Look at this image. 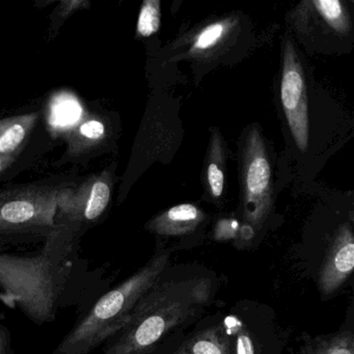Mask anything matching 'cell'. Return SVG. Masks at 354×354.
<instances>
[{
  "label": "cell",
  "instance_id": "obj_19",
  "mask_svg": "<svg viewBox=\"0 0 354 354\" xmlns=\"http://www.w3.org/2000/svg\"><path fill=\"white\" fill-rule=\"evenodd\" d=\"M227 24L225 21L215 22L205 28L194 39L192 51H205L216 46L227 32Z\"/></svg>",
  "mask_w": 354,
  "mask_h": 354
},
{
  "label": "cell",
  "instance_id": "obj_3",
  "mask_svg": "<svg viewBox=\"0 0 354 354\" xmlns=\"http://www.w3.org/2000/svg\"><path fill=\"white\" fill-rule=\"evenodd\" d=\"M171 252H157L131 277L101 296L51 354H90L125 327L142 296L169 267Z\"/></svg>",
  "mask_w": 354,
  "mask_h": 354
},
{
  "label": "cell",
  "instance_id": "obj_9",
  "mask_svg": "<svg viewBox=\"0 0 354 354\" xmlns=\"http://www.w3.org/2000/svg\"><path fill=\"white\" fill-rule=\"evenodd\" d=\"M354 267V236L351 225L345 223L327 250L319 274V289L323 295L335 294L352 273Z\"/></svg>",
  "mask_w": 354,
  "mask_h": 354
},
{
  "label": "cell",
  "instance_id": "obj_8",
  "mask_svg": "<svg viewBox=\"0 0 354 354\" xmlns=\"http://www.w3.org/2000/svg\"><path fill=\"white\" fill-rule=\"evenodd\" d=\"M111 136L109 115L97 109L84 111L65 132L67 147L53 165L61 167L66 165H86L109 151Z\"/></svg>",
  "mask_w": 354,
  "mask_h": 354
},
{
  "label": "cell",
  "instance_id": "obj_4",
  "mask_svg": "<svg viewBox=\"0 0 354 354\" xmlns=\"http://www.w3.org/2000/svg\"><path fill=\"white\" fill-rule=\"evenodd\" d=\"M76 183L74 176L57 175L0 189V246L46 241L57 230L59 196Z\"/></svg>",
  "mask_w": 354,
  "mask_h": 354
},
{
  "label": "cell",
  "instance_id": "obj_10",
  "mask_svg": "<svg viewBox=\"0 0 354 354\" xmlns=\"http://www.w3.org/2000/svg\"><path fill=\"white\" fill-rule=\"evenodd\" d=\"M46 132L43 109L0 119V155L21 152Z\"/></svg>",
  "mask_w": 354,
  "mask_h": 354
},
{
  "label": "cell",
  "instance_id": "obj_18",
  "mask_svg": "<svg viewBox=\"0 0 354 354\" xmlns=\"http://www.w3.org/2000/svg\"><path fill=\"white\" fill-rule=\"evenodd\" d=\"M160 26V3L158 0H146L138 15L136 32L142 38L152 36Z\"/></svg>",
  "mask_w": 354,
  "mask_h": 354
},
{
  "label": "cell",
  "instance_id": "obj_20",
  "mask_svg": "<svg viewBox=\"0 0 354 354\" xmlns=\"http://www.w3.org/2000/svg\"><path fill=\"white\" fill-rule=\"evenodd\" d=\"M0 354H15L11 330L0 322Z\"/></svg>",
  "mask_w": 354,
  "mask_h": 354
},
{
  "label": "cell",
  "instance_id": "obj_16",
  "mask_svg": "<svg viewBox=\"0 0 354 354\" xmlns=\"http://www.w3.org/2000/svg\"><path fill=\"white\" fill-rule=\"evenodd\" d=\"M317 11L324 21L335 32H345L349 28V22L345 10L337 0H317L314 1Z\"/></svg>",
  "mask_w": 354,
  "mask_h": 354
},
{
  "label": "cell",
  "instance_id": "obj_1",
  "mask_svg": "<svg viewBox=\"0 0 354 354\" xmlns=\"http://www.w3.org/2000/svg\"><path fill=\"white\" fill-rule=\"evenodd\" d=\"M217 289L213 273L167 267L142 296L125 327L105 343L103 354H154L165 337L204 314Z\"/></svg>",
  "mask_w": 354,
  "mask_h": 354
},
{
  "label": "cell",
  "instance_id": "obj_15",
  "mask_svg": "<svg viewBox=\"0 0 354 354\" xmlns=\"http://www.w3.org/2000/svg\"><path fill=\"white\" fill-rule=\"evenodd\" d=\"M223 150L218 136L215 134L211 140L209 151L208 167H207V180L213 198H219L223 194L225 185V175L223 171Z\"/></svg>",
  "mask_w": 354,
  "mask_h": 354
},
{
  "label": "cell",
  "instance_id": "obj_17",
  "mask_svg": "<svg viewBox=\"0 0 354 354\" xmlns=\"http://www.w3.org/2000/svg\"><path fill=\"white\" fill-rule=\"evenodd\" d=\"M92 3L88 0H62L50 15L49 37L51 40L57 36L65 22L76 12L90 9Z\"/></svg>",
  "mask_w": 354,
  "mask_h": 354
},
{
  "label": "cell",
  "instance_id": "obj_13",
  "mask_svg": "<svg viewBox=\"0 0 354 354\" xmlns=\"http://www.w3.org/2000/svg\"><path fill=\"white\" fill-rule=\"evenodd\" d=\"M55 140L51 133L43 134L21 152L12 155H0V184L11 181L22 171L37 165L39 160L53 148Z\"/></svg>",
  "mask_w": 354,
  "mask_h": 354
},
{
  "label": "cell",
  "instance_id": "obj_14",
  "mask_svg": "<svg viewBox=\"0 0 354 354\" xmlns=\"http://www.w3.org/2000/svg\"><path fill=\"white\" fill-rule=\"evenodd\" d=\"M306 354H354V335L352 329L320 337L313 342Z\"/></svg>",
  "mask_w": 354,
  "mask_h": 354
},
{
  "label": "cell",
  "instance_id": "obj_5",
  "mask_svg": "<svg viewBox=\"0 0 354 354\" xmlns=\"http://www.w3.org/2000/svg\"><path fill=\"white\" fill-rule=\"evenodd\" d=\"M115 169L111 165L66 188L57 202L55 225L68 227L80 238L99 225L111 202Z\"/></svg>",
  "mask_w": 354,
  "mask_h": 354
},
{
  "label": "cell",
  "instance_id": "obj_6",
  "mask_svg": "<svg viewBox=\"0 0 354 354\" xmlns=\"http://www.w3.org/2000/svg\"><path fill=\"white\" fill-rule=\"evenodd\" d=\"M243 218L246 225L261 227L272 207L271 167L264 140L252 128L243 151Z\"/></svg>",
  "mask_w": 354,
  "mask_h": 354
},
{
  "label": "cell",
  "instance_id": "obj_2",
  "mask_svg": "<svg viewBox=\"0 0 354 354\" xmlns=\"http://www.w3.org/2000/svg\"><path fill=\"white\" fill-rule=\"evenodd\" d=\"M80 242L71 230L57 225L35 256L0 254V299L35 324L53 322L71 283Z\"/></svg>",
  "mask_w": 354,
  "mask_h": 354
},
{
  "label": "cell",
  "instance_id": "obj_12",
  "mask_svg": "<svg viewBox=\"0 0 354 354\" xmlns=\"http://www.w3.org/2000/svg\"><path fill=\"white\" fill-rule=\"evenodd\" d=\"M171 354H233L231 335L223 322L194 331Z\"/></svg>",
  "mask_w": 354,
  "mask_h": 354
},
{
  "label": "cell",
  "instance_id": "obj_7",
  "mask_svg": "<svg viewBox=\"0 0 354 354\" xmlns=\"http://www.w3.org/2000/svg\"><path fill=\"white\" fill-rule=\"evenodd\" d=\"M281 98L294 142L299 150L306 151L310 136L306 80L297 53L289 39L283 48Z\"/></svg>",
  "mask_w": 354,
  "mask_h": 354
},
{
  "label": "cell",
  "instance_id": "obj_11",
  "mask_svg": "<svg viewBox=\"0 0 354 354\" xmlns=\"http://www.w3.org/2000/svg\"><path fill=\"white\" fill-rule=\"evenodd\" d=\"M204 219V213L198 207L181 204L157 215L147 223L146 227L157 235L180 237L194 233Z\"/></svg>",
  "mask_w": 354,
  "mask_h": 354
}]
</instances>
